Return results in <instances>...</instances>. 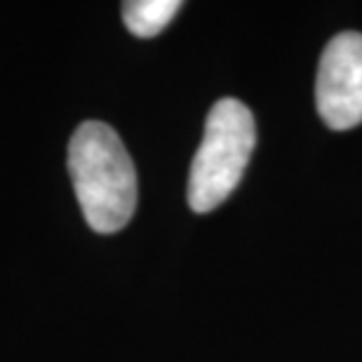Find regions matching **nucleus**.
I'll list each match as a JSON object with an SVG mask.
<instances>
[{
    "mask_svg": "<svg viewBox=\"0 0 362 362\" xmlns=\"http://www.w3.org/2000/svg\"><path fill=\"white\" fill-rule=\"evenodd\" d=\"M315 104L332 129L362 122V33L346 31L327 42L317 66Z\"/></svg>",
    "mask_w": 362,
    "mask_h": 362,
    "instance_id": "3",
    "label": "nucleus"
},
{
    "mask_svg": "<svg viewBox=\"0 0 362 362\" xmlns=\"http://www.w3.org/2000/svg\"><path fill=\"white\" fill-rule=\"evenodd\" d=\"M69 172L92 230L108 235L127 226L136 207V172L113 127L85 120L69 141Z\"/></svg>",
    "mask_w": 362,
    "mask_h": 362,
    "instance_id": "1",
    "label": "nucleus"
},
{
    "mask_svg": "<svg viewBox=\"0 0 362 362\" xmlns=\"http://www.w3.org/2000/svg\"><path fill=\"white\" fill-rule=\"evenodd\" d=\"M255 141L257 127L250 108L238 99L216 101L188 175V205L193 212H212L235 191Z\"/></svg>",
    "mask_w": 362,
    "mask_h": 362,
    "instance_id": "2",
    "label": "nucleus"
},
{
    "mask_svg": "<svg viewBox=\"0 0 362 362\" xmlns=\"http://www.w3.org/2000/svg\"><path fill=\"white\" fill-rule=\"evenodd\" d=\"M181 10L179 0H129L122 3V21L136 38H153Z\"/></svg>",
    "mask_w": 362,
    "mask_h": 362,
    "instance_id": "4",
    "label": "nucleus"
}]
</instances>
